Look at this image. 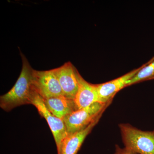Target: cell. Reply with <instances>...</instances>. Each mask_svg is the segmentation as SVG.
I'll list each match as a JSON object with an SVG mask.
<instances>
[{"mask_svg":"<svg viewBox=\"0 0 154 154\" xmlns=\"http://www.w3.org/2000/svg\"><path fill=\"white\" fill-rule=\"evenodd\" d=\"M21 55L22 67L20 75L12 89L0 97V107L7 112L21 105H32L38 94L33 84V69L22 53Z\"/></svg>","mask_w":154,"mask_h":154,"instance_id":"6da1fadb","label":"cell"},{"mask_svg":"<svg viewBox=\"0 0 154 154\" xmlns=\"http://www.w3.org/2000/svg\"><path fill=\"white\" fill-rule=\"evenodd\" d=\"M53 71L58 80L63 96L74 100L79 89L77 69L68 62L59 67L53 69Z\"/></svg>","mask_w":154,"mask_h":154,"instance_id":"8992f818","label":"cell"},{"mask_svg":"<svg viewBox=\"0 0 154 154\" xmlns=\"http://www.w3.org/2000/svg\"><path fill=\"white\" fill-rule=\"evenodd\" d=\"M79 89L74 99L78 110L88 107L98 102V96L96 85L86 81L77 71Z\"/></svg>","mask_w":154,"mask_h":154,"instance_id":"ba28073f","label":"cell"},{"mask_svg":"<svg viewBox=\"0 0 154 154\" xmlns=\"http://www.w3.org/2000/svg\"><path fill=\"white\" fill-rule=\"evenodd\" d=\"M140 69V66L107 82L96 84L98 102L103 104H109L119 91L126 87L128 81L134 76Z\"/></svg>","mask_w":154,"mask_h":154,"instance_id":"52a82bcc","label":"cell"},{"mask_svg":"<svg viewBox=\"0 0 154 154\" xmlns=\"http://www.w3.org/2000/svg\"><path fill=\"white\" fill-rule=\"evenodd\" d=\"M109 104L97 102L88 107L76 110L63 119L68 134L78 132L88 127L102 115Z\"/></svg>","mask_w":154,"mask_h":154,"instance_id":"3957f363","label":"cell"},{"mask_svg":"<svg viewBox=\"0 0 154 154\" xmlns=\"http://www.w3.org/2000/svg\"><path fill=\"white\" fill-rule=\"evenodd\" d=\"M43 100L50 112L63 120L71 113L78 110L74 100L68 99L64 96Z\"/></svg>","mask_w":154,"mask_h":154,"instance_id":"30bf717a","label":"cell"},{"mask_svg":"<svg viewBox=\"0 0 154 154\" xmlns=\"http://www.w3.org/2000/svg\"><path fill=\"white\" fill-rule=\"evenodd\" d=\"M119 127L125 149L137 154H154V131H143L124 123Z\"/></svg>","mask_w":154,"mask_h":154,"instance_id":"7a4b0ae2","label":"cell"},{"mask_svg":"<svg viewBox=\"0 0 154 154\" xmlns=\"http://www.w3.org/2000/svg\"><path fill=\"white\" fill-rule=\"evenodd\" d=\"M32 105L36 107L39 114L47 121L54 138L58 153L62 143L68 135L63 120L50 112L45 106L43 99L38 94L34 97Z\"/></svg>","mask_w":154,"mask_h":154,"instance_id":"5b68a950","label":"cell"},{"mask_svg":"<svg viewBox=\"0 0 154 154\" xmlns=\"http://www.w3.org/2000/svg\"><path fill=\"white\" fill-rule=\"evenodd\" d=\"M153 79H154V57L140 66V69L127 83L126 87Z\"/></svg>","mask_w":154,"mask_h":154,"instance_id":"8fae6325","label":"cell"},{"mask_svg":"<svg viewBox=\"0 0 154 154\" xmlns=\"http://www.w3.org/2000/svg\"><path fill=\"white\" fill-rule=\"evenodd\" d=\"M33 84L37 94L43 99L63 96L61 88L53 69H33Z\"/></svg>","mask_w":154,"mask_h":154,"instance_id":"277c9868","label":"cell"},{"mask_svg":"<svg viewBox=\"0 0 154 154\" xmlns=\"http://www.w3.org/2000/svg\"><path fill=\"white\" fill-rule=\"evenodd\" d=\"M102 115H100L84 129L71 134H68L61 145L57 154H77L86 137L97 124Z\"/></svg>","mask_w":154,"mask_h":154,"instance_id":"9c48e42d","label":"cell"},{"mask_svg":"<svg viewBox=\"0 0 154 154\" xmlns=\"http://www.w3.org/2000/svg\"><path fill=\"white\" fill-rule=\"evenodd\" d=\"M115 154H137L125 148H121L119 146H116Z\"/></svg>","mask_w":154,"mask_h":154,"instance_id":"7c38bea8","label":"cell"}]
</instances>
